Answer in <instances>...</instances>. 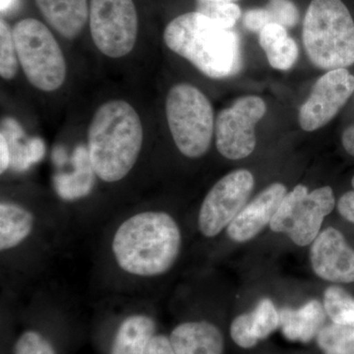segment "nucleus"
I'll list each match as a JSON object with an SVG mask.
<instances>
[{"mask_svg": "<svg viewBox=\"0 0 354 354\" xmlns=\"http://www.w3.org/2000/svg\"><path fill=\"white\" fill-rule=\"evenodd\" d=\"M41 221L31 209L14 201L0 203V251L3 256L19 252L39 234Z\"/></svg>", "mask_w": 354, "mask_h": 354, "instance_id": "dca6fc26", "label": "nucleus"}, {"mask_svg": "<svg viewBox=\"0 0 354 354\" xmlns=\"http://www.w3.org/2000/svg\"><path fill=\"white\" fill-rule=\"evenodd\" d=\"M167 124L179 152L189 158H201L211 146L215 118L211 102L187 83L176 84L165 102Z\"/></svg>", "mask_w": 354, "mask_h": 354, "instance_id": "39448f33", "label": "nucleus"}, {"mask_svg": "<svg viewBox=\"0 0 354 354\" xmlns=\"http://www.w3.org/2000/svg\"><path fill=\"white\" fill-rule=\"evenodd\" d=\"M342 143L344 150L354 157V125H351L342 133Z\"/></svg>", "mask_w": 354, "mask_h": 354, "instance_id": "473e14b6", "label": "nucleus"}, {"mask_svg": "<svg viewBox=\"0 0 354 354\" xmlns=\"http://www.w3.org/2000/svg\"><path fill=\"white\" fill-rule=\"evenodd\" d=\"M76 171L71 176H57L55 178L57 189L65 199L85 196L95 184L94 169L88 157V147L78 146L72 158Z\"/></svg>", "mask_w": 354, "mask_h": 354, "instance_id": "4be33fe9", "label": "nucleus"}, {"mask_svg": "<svg viewBox=\"0 0 354 354\" xmlns=\"http://www.w3.org/2000/svg\"><path fill=\"white\" fill-rule=\"evenodd\" d=\"M19 66L12 30L6 21L0 20V75L6 80L15 78Z\"/></svg>", "mask_w": 354, "mask_h": 354, "instance_id": "bb28decb", "label": "nucleus"}, {"mask_svg": "<svg viewBox=\"0 0 354 354\" xmlns=\"http://www.w3.org/2000/svg\"><path fill=\"white\" fill-rule=\"evenodd\" d=\"M181 246L180 227L171 214L142 209L116 223L109 239V257L123 278L151 283L171 271Z\"/></svg>", "mask_w": 354, "mask_h": 354, "instance_id": "f257e3e1", "label": "nucleus"}, {"mask_svg": "<svg viewBox=\"0 0 354 354\" xmlns=\"http://www.w3.org/2000/svg\"><path fill=\"white\" fill-rule=\"evenodd\" d=\"M14 43L26 78L44 92H53L64 85L66 62L50 29L41 21L27 18L14 25Z\"/></svg>", "mask_w": 354, "mask_h": 354, "instance_id": "423d86ee", "label": "nucleus"}, {"mask_svg": "<svg viewBox=\"0 0 354 354\" xmlns=\"http://www.w3.org/2000/svg\"><path fill=\"white\" fill-rule=\"evenodd\" d=\"M261 48L265 51L272 68L290 69L298 58V46L288 36L286 28L279 24H269L259 32Z\"/></svg>", "mask_w": 354, "mask_h": 354, "instance_id": "412c9836", "label": "nucleus"}, {"mask_svg": "<svg viewBox=\"0 0 354 354\" xmlns=\"http://www.w3.org/2000/svg\"><path fill=\"white\" fill-rule=\"evenodd\" d=\"M265 8L269 13L272 24L292 28L299 20L297 7L291 0H270Z\"/></svg>", "mask_w": 354, "mask_h": 354, "instance_id": "cd10ccee", "label": "nucleus"}, {"mask_svg": "<svg viewBox=\"0 0 354 354\" xmlns=\"http://www.w3.org/2000/svg\"><path fill=\"white\" fill-rule=\"evenodd\" d=\"M144 141L139 114L113 100L95 111L88 130V152L95 176L106 183L124 179L138 162Z\"/></svg>", "mask_w": 354, "mask_h": 354, "instance_id": "f03ea898", "label": "nucleus"}, {"mask_svg": "<svg viewBox=\"0 0 354 354\" xmlns=\"http://www.w3.org/2000/svg\"><path fill=\"white\" fill-rule=\"evenodd\" d=\"M255 184L253 174L247 169L230 172L209 189L203 200L198 227L205 237L218 236L246 206Z\"/></svg>", "mask_w": 354, "mask_h": 354, "instance_id": "1a4fd4ad", "label": "nucleus"}, {"mask_svg": "<svg viewBox=\"0 0 354 354\" xmlns=\"http://www.w3.org/2000/svg\"><path fill=\"white\" fill-rule=\"evenodd\" d=\"M71 329L60 319H28L11 342L8 354H68Z\"/></svg>", "mask_w": 354, "mask_h": 354, "instance_id": "4468645a", "label": "nucleus"}, {"mask_svg": "<svg viewBox=\"0 0 354 354\" xmlns=\"http://www.w3.org/2000/svg\"><path fill=\"white\" fill-rule=\"evenodd\" d=\"M1 134L6 137L7 143L10 147L11 167L17 169H26L32 162H38L44 155V144L43 140L32 138L25 145L19 144V140L24 137V131L19 123L13 118H6L2 120Z\"/></svg>", "mask_w": 354, "mask_h": 354, "instance_id": "5701e85b", "label": "nucleus"}, {"mask_svg": "<svg viewBox=\"0 0 354 354\" xmlns=\"http://www.w3.org/2000/svg\"><path fill=\"white\" fill-rule=\"evenodd\" d=\"M337 209L342 218L354 223V191H349L342 195L337 202Z\"/></svg>", "mask_w": 354, "mask_h": 354, "instance_id": "7c9ffc66", "label": "nucleus"}, {"mask_svg": "<svg viewBox=\"0 0 354 354\" xmlns=\"http://www.w3.org/2000/svg\"><path fill=\"white\" fill-rule=\"evenodd\" d=\"M44 19L65 39L80 35L87 23V0H36Z\"/></svg>", "mask_w": 354, "mask_h": 354, "instance_id": "6ab92c4d", "label": "nucleus"}, {"mask_svg": "<svg viewBox=\"0 0 354 354\" xmlns=\"http://www.w3.org/2000/svg\"><path fill=\"white\" fill-rule=\"evenodd\" d=\"M326 314L318 300H311L300 309L279 311V327L290 341L309 342L323 329Z\"/></svg>", "mask_w": 354, "mask_h": 354, "instance_id": "aec40b11", "label": "nucleus"}, {"mask_svg": "<svg viewBox=\"0 0 354 354\" xmlns=\"http://www.w3.org/2000/svg\"><path fill=\"white\" fill-rule=\"evenodd\" d=\"M279 327V312L271 300L264 298L252 313L242 314L232 321L230 335L237 346L251 348Z\"/></svg>", "mask_w": 354, "mask_h": 354, "instance_id": "a211bd4d", "label": "nucleus"}, {"mask_svg": "<svg viewBox=\"0 0 354 354\" xmlns=\"http://www.w3.org/2000/svg\"><path fill=\"white\" fill-rule=\"evenodd\" d=\"M324 307L333 323L354 328V298L344 288H328L324 295Z\"/></svg>", "mask_w": 354, "mask_h": 354, "instance_id": "b1692460", "label": "nucleus"}, {"mask_svg": "<svg viewBox=\"0 0 354 354\" xmlns=\"http://www.w3.org/2000/svg\"><path fill=\"white\" fill-rule=\"evenodd\" d=\"M335 206L334 192L330 186H324L308 192L306 186L299 184L286 195L270 228L279 234H288L298 246L313 243L320 234L325 216Z\"/></svg>", "mask_w": 354, "mask_h": 354, "instance_id": "0eeeda50", "label": "nucleus"}, {"mask_svg": "<svg viewBox=\"0 0 354 354\" xmlns=\"http://www.w3.org/2000/svg\"><path fill=\"white\" fill-rule=\"evenodd\" d=\"M267 113L257 95L239 97L223 109L216 120V146L223 157L236 160L249 157L256 147L255 127Z\"/></svg>", "mask_w": 354, "mask_h": 354, "instance_id": "9d476101", "label": "nucleus"}, {"mask_svg": "<svg viewBox=\"0 0 354 354\" xmlns=\"http://www.w3.org/2000/svg\"><path fill=\"white\" fill-rule=\"evenodd\" d=\"M208 1H228V2H236L239 0H208Z\"/></svg>", "mask_w": 354, "mask_h": 354, "instance_id": "f704fd0d", "label": "nucleus"}, {"mask_svg": "<svg viewBox=\"0 0 354 354\" xmlns=\"http://www.w3.org/2000/svg\"><path fill=\"white\" fill-rule=\"evenodd\" d=\"M302 39L307 55L319 68H348L354 64V21L342 0H312Z\"/></svg>", "mask_w": 354, "mask_h": 354, "instance_id": "20e7f679", "label": "nucleus"}, {"mask_svg": "<svg viewBox=\"0 0 354 354\" xmlns=\"http://www.w3.org/2000/svg\"><path fill=\"white\" fill-rule=\"evenodd\" d=\"M317 342L325 354H354V328L334 323L319 332Z\"/></svg>", "mask_w": 354, "mask_h": 354, "instance_id": "393cba45", "label": "nucleus"}, {"mask_svg": "<svg viewBox=\"0 0 354 354\" xmlns=\"http://www.w3.org/2000/svg\"><path fill=\"white\" fill-rule=\"evenodd\" d=\"M246 29L253 32H260L266 26L272 24L269 13L266 8H255L247 11L243 18Z\"/></svg>", "mask_w": 354, "mask_h": 354, "instance_id": "c85d7f7f", "label": "nucleus"}, {"mask_svg": "<svg viewBox=\"0 0 354 354\" xmlns=\"http://www.w3.org/2000/svg\"><path fill=\"white\" fill-rule=\"evenodd\" d=\"M310 260L319 278L332 283H353L354 249L335 228L329 227L319 234L312 243Z\"/></svg>", "mask_w": 354, "mask_h": 354, "instance_id": "ddd939ff", "label": "nucleus"}, {"mask_svg": "<svg viewBox=\"0 0 354 354\" xmlns=\"http://www.w3.org/2000/svg\"><path fill=\"white\" fill-rule=\"evenodd\" d=\"M196 11L227 29H232L241 17V7L235 2L198 0Z\"/></svg>", "mask_w": 354, "mask_h": 354, "instance_id": "a878e982", "label": "nucleus"}, {"mask_svg": "<svg viewBox=\"0 0 354 354\" xmlns=\"http://www.w3.org/2000/svg\"><path fill=\"white\" fill-rule=\"evenodd\" d=\"M351 184H353V187L354 188V176L353 180H351Z\"/></svg>", "mask_w": 354, "mask_h": 354, "instance_id": "c9c22d12", "label": "nucleus"}, {"mask_svg": "<svg viewBox=\"0 0 354 354\" xmlns=\"http://www.w3.org/2000/svg\"><path fill=\"white\" fill-rule=\"evenodd\" d=\"M18 3V0H0V7H1V12H7L11 10L16 4Z\"/></svg>", "mask_w": 354, "mask_h": 354, "instance_id": "72a5a7b5", "label": "nucleus"}, {"mask_svg": "<svg viewBox=\"0 0 354 354\" xmlns=\"http://www.w3.org/2000/svg\"><path fill=\"white\" fill-rule=\"evenodd\" d=\"M354 92V76L346 68L330 70L317 80L299 111L300 127L315 131L339 113Z\"/></svg>", "mask_w": 354, "mask_h": 354, "instance_id": "f8f14e48", "label": "nucleus"}, {"mask_svg": "<svg viewBox=\"0 0 354 354\" xmlns=\"http://www.w3.org/2000/svg\"><path fill=\"white\" fill-rule=\"evenodd\" d=\"M91 36L106 57L120 58L131 53L138 36V14L133 0H91Z\"/></svg>", "mask_w": 354, "mask_h": 354, "instance_id": "6e6552de", "label": "nucleus"}, {"mask_svg": "<svg viewBox=\"0 0 354 354\" xmlns=\"http://www.w3.org/2000/svg\"><path fill=\"white\" fill-rule=\"evenodd\" d=\"M169 337L176 354H223L225 351L223 333L209 321L177 324Z\"/></svg>", "mask_w": 354, "mask_h": 354, "instance_id": "f3484780", "label": "nucleus"}, {"mask_svg": "<svg viewBox=\"0 0 354 354\" xmlns=\"http://www.w3.org/2000/svg\"><path fill=\"white\" fill-rule=\"evenodd\" d=\"M144 354H176L169 335L158 332L149 342Z\"/></svg>", "mask_w": 354, "mask_h": 354, "instance_id": "c756f323", "label": "nucleus"}, {"mask_svg": "<svg viewBox=\"0 0 354 354\" xmlns=\"http://www.w3.org/2000/svg\"><path fill=\"white\" fill-rule=\"evenodd\" d=\"M288 194L283 183H272L247 204L227 228V235L235 242H246L270 225L277 209Z\"/></svg>", "mask_w": 354, "mask_h": 354, "instance_id": "2eb2a0df", "label": "nucleus"}, {"mask_svg": "<svg viewBox=\"0 0 354 354\" xmlns=\"http://www.w3.org/2000/svg\"><path fill=\"white\" fill-rule=\"evenodd\" d=\"M158 332L153 310L136 307L123 312L97 330V344L101 354H144Z\"/></svg>", "mask_w": 354, "mask_h": 354, "instance_id": "9b49d317", "label": "nucleus"}, {"mask_svg": "<svg viewBox=\"0 0 354 354\" xmlns=\"http://www.w3.org/2000/svg\"><path fill=\"white\" fill-rule=\"evenodd\" d=\"M12 157H11L10 147L7 143L6 137L0 134V171L1 174L11 167Z\"/></svg>", "mask_w": 354, "mask_h": 354, "instance_id": "2f4dec72", "label": "nucleus"}, {"mask_svg": "<svg viewBox=\"0 0 354 354\" xmlns=\"http://www.w3.org/2000/svg\"><path fill=\"white\" fill-rule=\"evenodd\" d=\"M164 41L169 50L209 78H230L242 68L239 35L197 11L171 21L165 27Z\"/></svg>", "mask_w": 354, "mask_h": 354, "instance_id": "7ed1b4c3", "label": "nucleus"}]
</instances>
